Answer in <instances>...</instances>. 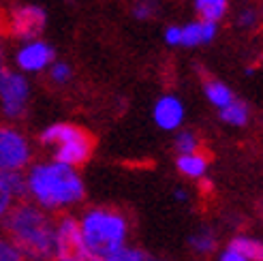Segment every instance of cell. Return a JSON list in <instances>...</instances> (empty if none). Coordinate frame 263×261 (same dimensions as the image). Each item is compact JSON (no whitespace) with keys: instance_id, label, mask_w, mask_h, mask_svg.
I'll list each match as a JSON object with an SVG mask.
<instances>
[{"instance_id":"1","label":"cell","mask_w":263,"mask_h":261,"mask_svg":"<svg viewBox=\"0 0 263 261\" xmlns=\"http://www.w3.org/2000/svg\"><path fill=\"white\" fill-rule=\"evenodd\" d=\"M3 229L9 242L22 251L30 261H49L56 251V225L51 218L28 201H20L15 208H9L5 214Z\"/></svg>"},{"instance_id":"2","label":"cell","mask_w":263,"mask_h":261,"mask_svg":"<svg viewBox=\"0 0 263 261\" xmlns=\"http://www.w3.org/2000/svg\"><path fill=\"white\" fill-rule=\"evenodd\" d=\"M28 193L39 206L47 210H60V208L73 206L84 199L86 189L75 167L62 163H39L30 169L26 178Z\"/></svg>"},{"instance_id":"3","label":"cell","mask_w":263,"mask_h":261,"mask_svg":"<svg viewBox=\"0 0 263 261\" xmlns=\"http://www.w3.org/2000/svg\"><path fill=\"white\" fill-rule=\"evenodd\" d=\"M84 249L92 259H105L126 246L128 223L124 214L111 208H90L80 220Z\"/></svg>"},{"instance_id":"4","label":"cell","mask_w":263,"mask_h":261,"mask_svg":"<svg viewBox=\"0 0 263 261\" xmlns=\"http://www.w3.org/2000/svg\"><path fill=\"white\" fill-rule=\"evenodd\" d=\"M39 141L43 146L54 148V161L69 165V167H80L84 165L92 152H95V139L86 128L71 124V122H56L47 126Z\"/></svg>"},{"instance_id":"5","label":"cell","mask_w":263,"mask_h":261,"mask_svg":"<svg viewBox=\"0 0 263 261\" xmlns=\"http://www.w3.org/2000/svg\"><path fill=\"white\" fill-rule=\"evenodd\" d=\"M47 26V13L43 7L32 3H17L9 5L0 11V32L5 39H15V41H32L41 39Z\"/></svg>"},{"instance_id":"6","label":"cell","mask_w":263,"mask_h":261,"mask_svg":"<svg viewBox=\"0 0 263 261\" xmlns=\"http://www.w3.org/2000/svg\"><path fill=\"white\" fill-rule=\"evenodd\" d=\"M30 97V86L26 75L0 64V105L7 118L17 120L26 114V105H28Z\"/></svg>"},{"instance_id":"7","label":"cell","mask_w":263,"mask_h":261,"mask_svg":"<svg viewBox=\"0 0 263 261\" xmlns=\"http://www.w3.org/2000/svg\"><path fill=\"white\" fill-rule=\"evenodd\" d=\"M30 161L28 141L11 126H0V172H20Z\"/></svg>"},{"instance_id":"8","label":"cell","mask_w":263,"mask_h":261,"mask_svg":"<svg viewBox=\"0 0 263 261\" xmlns=\"http://www.w3.org/2000/svg\"><path fill=\"white\" fill-rule=\"evenodd\" d=\"M13 60L20 73H41L56 60V49L43 39H32V41L20 43Z\"/></svg>"},{"instance_id":"9","label":"cell","mask_w":263,"mask_h":261,"mask_svg":"<svg viewBox=\"0 0 263 261\" xmlns=\"http://www.w3.org/2000/svg\"><path fill=\"white\" fill-rule=\"evenodd\" d=\"M184 103L174 97V95H165L154 103V122L156 126H161L163 130H176L184 122Z\"/></svg>"},{"instance_id":"10","label":"cell","mask_w":263,"mask_h":261,"mask_svg":"<svg viewBox=\"0 0 263 261\" xmlns=\"http://www.w3.org/2000/svg\"><path fill=\"white\" fill-rule=\"evenodd\" d=\"M182 36H180V45L184 47H195V45H203V43H212L214 36L218 32V24L214 22H191L186 26H182Z\"/></svg>"},{"instance_id":"11","label":"cell","mask_w":263,"mask_h":261,"mask_svg":"<svg viewBox=\"0 0 263 261\" xmlns=\"http://www.w3.org/2000/svg\"><path fill=\"white\" fill-rule=\"evenodd\" d=\"M176 167L182 176L193 178V180H201L208 172V156L201 154L199 150L191 152V154H178Z\"/></svg>"},{"instance_id":"12","label":"cell","mask_w":263,"mask_h":261,"mask_svg":"<svg viewBox=\"0 0 263 261\" xmlns=\"http://www.w3.org/2000/svg\"><path fill=\"white\" fill-rule=\"evenodd\" d=\"M203 92H205L208 101L212 103L214 107H218V109L227 107L231 101H235V97H233V92H231V88L225 86L222 82H218V80H208V82L203 84Z\"/></svg>"},{"instance_id":"13","label":"cell","mask_w":263,"mask_h":261,"mask_svg":"<svg viewBox=\"0 0 263 261\" xmlns=\"http://www.w3.org/2000/svg\"><path fill=\"white\" fill-rule=\"evenodd\" d=\"M229 249L242 253L248 261H263V242L257 238H248V236H235L229 242Z\"/></svg>"},{"instance_id":"14","label":"cell","mask_w":263,"mask_h":261,"mask_svg":"<svg viewBox=\"0 0 263 261\" xmlns=\"http://www.w3.org/2000/svg\"><path fill=\"white\" fill-rule=\"evenodd\" d=\"M195 11L203 22L218 24L227 13V0H195Z\"/></svg>"},{"instance_id":"15","label":"cell","mask_w":263,"mask_h":261,"mask_svg":"<svg viewBox=\"0 0 263 261\" xmlns=\"http://www.w3.org/2000/svg\"><path fill=\"white\" fill-rule=\"evenodd\" d=\"M248 118H251V114H248L246 103H242L238 99L231 101L227 107L220 109V120L225 124H229V126H246Z\"/></svg>"},{"instance_id":"16","label":"cell","mask_w":263,"mask_h":261,"mask_svg":"<svg viewBox=\"0 0 263 261\" xmlns=\"http://www.w3.org/2000/svg\"><path fill=\"white\" fill-rule=\"evenodd\" d=\"M189 246L191 251H195L197 255H210L214 253L216 249V236L214 231L210 227H201L197 233H193V236L189 238Z\"/></svg>"},{"instance_id":"17","label":"cell","mask_w":263,"mask_h":261,"mask_svg":"<svg viewBox=\"0 0 263 261\" xmlns=\"http://www.w3.org/2000/svg\"><path fill=\"white\" fill-rule=\"evenodd\" d=\"M152 257L141 251V249H133V246H122V249H118L116 253H111L109 257H105L101 261H150Z\"/></svg>"},{"instance_id":"18","label":"cell","mask_w":263,"mask_h":261,"mask_svg":"<svg viewBox=\"0 0 263 261\" xmlns=\"http://www.w3.org/2000/svg\"><path fill=\"white\" fill-rule=\"evenodd\" d=\"M174 146H176L178 154H191V152L199 150V139H197V135L191 133V130H180L176 135Z\"/></svg>"},{"instance_id":"19","label":"cell","mask_w":263,"mask_h":261,"mask_svg":"<svg viewBox=\"0 0 263 261\" xmlns=\"http://www.w3.org/2000/svg\"><path fill=\"white\" fill-rule=\"evenodd\" d=\"M73 77V69L69 67L67 62H60V60H54L49 64V80L54 84H67Z\"/></svg>"},{"instance_id":"20","label":"cell","mask_w":263,"mask_h":261,"mask_svg":"<svg viewBox=\"0 0 263 261\" xmlns=\"http://www.w3.org/2000/svg\"><path fill=\"white\" fill-rule=\"evenodd\" d=\"M156 9H159L156 0H137L133 5V15L137 20H150L156 15Z\"/></svg>"},{"instance_id":"21","label":"cell","mask_w":263,"mask_h":261,"mask_svg":"<svg viewBox=\"0 0 263 261\" xmlns=\"http://www.w3.org/2000/svg\"><path fill=\"white\" fill-rule=\"evenodd\" d=\"M0 261H26V257L13 242L0 238Z\"/></svg>"},{"instance_id":"22","label":"cell","mask_w":263,"mask_h":261,"mask_svg":"<svg viewBox=\"0 0 263 261\" xmlns=\"http://www.w3.org/2000/svg\"><path fill=\"white\" fill-rule=\"evenodd\" d=\"M11 201H13V195H11V191L5 187V182L0 180V218H3V216L9 212Z\"/></svg>"},{"instance_id":"23","label":"cell","mask_w":263,"mask_h":261,"mask_svg":"<svg viewBox=\"0 0 263 261\" xmlns=\"http://www.w3.org/2000/svg\"><path fill=\"white\" fill-rule=\"evenodd\" d=\"M255 22H257V13L253 9H244L240 13V17H238V24L242 26V28H253Z\"/></svg>"},{"instance_id":"24","label":"cell","mask_w":263,"mask_h":261,"mask_svg":"<svg viewBox=\"0 0 263 261\" xmlns=\"http://www.w3.org/2000/svg\"><path fill=\"white\" fill-rule=\"evenodd\" d=\"M180 36H182L180 26H169V28L165 30V41H167V45H180Z\"/></svg>"},{"instance_id":"25","label":"cell","mask_w":263,"mask_h":261,"mask_svg":"<svg viewBox=\"0 0 263 261\" xmlns=\"http://www.w3.org/2000/svg\"><path fill=\"white\" fill-rule=\"evenodd\" d=\"M218 261H248L242 253H238V251H233V249H229V246H227V249L225 251H222L220 253V257H218Z\"/></svg>"},{"instance_id":"26","label":"cell","mask_w":263,"mask_h":261,"mask_svg":"<svg viewBox=\"0 0 263 261\" xmlns=\"http://www.w3.org/2000/svg\"><path fill=\"white\" fill-rule=\"evenodd\" d=\"M174 197H176L178 201H182V203H186V201H189V193L184 191V189H176V191H174Z\"/></svg>"},{"instance_id":"27","label":"cell","mask_w":263,"mask_h":261,"mask_svg":"<svg viewBox=\"0 0 263 261\" xmlns=\"http://www.w3.org/2000/svg\"><path fill=\"white\" fill-rule=\"evenodd\" d=\"M5 43H7V39H5V34L0 32V64H5L3 60H5Z\"/></svg>"}]
</instances>
